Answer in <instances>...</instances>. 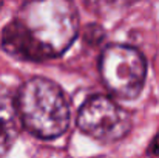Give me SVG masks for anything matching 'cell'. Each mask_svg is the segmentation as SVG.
Instances as JSON below:
<instances>
[{
	"label": "cell",
	"mask_w": 159,
	"mask_h": 158,
	"mask_svg": "<svg viewBox=\"0 0 159 158\" xmlns=\"http://www.w3.org/2000/svg\"><path fill=\"white\" fill-rule=\"evenodd\" d=\"M148 155L155 158H159V132L156 133V136L153 138L152 144L148 146Z\"/></svg>",
	"instance_id": "7"
},
{
	"label": "cell",
	"mask_w": 159,
	"mask_h": 158,
	"mask_svg": "<svg viewBox=\"0 0 159 158\" xmlns=\"http://www.w3.org/2000/svg\"><path fill=\"white\" fill-rule=\"evenodd\" d=\"M71 0H26L2 33L3 50L20 60H47L66 51L77 36Z\"/></svg>",
	"instance_id": "1"
},
{
	"label": "cell",
	"mask_w": 159,
	"mask_h": 158,
	"mask_svg": "<svg viewBox=\"0 0 159 158\" xmlns=\"http://www.w3.org/2000/svg\"><path fill=\"white\" fill-rule=\"evenodd\" d=\"M133 2L134 0H84L87 8H90L91 11H94L98 14H105L110 11H116V9L124 8V6L133 3Z\"/></svg>",
	"instance_id": "6"
},
{
	"label": "cell",
	"mask_w": 159,
	"mask_h": 158,
	"mask_svg": "<svg viewBox=\"0 0 159 158\" xmlns=\"http://www.w3.org/2000/svg\"><path fill=\"white\" fill-rule=\"evenodd\" d=\"M99 71L111 95L120 99H134L144 89L147 62L136 48L114 44L107 47L101 54Z\"/></svg>",
	"instance_id": "3"
},
{
	"label": "cell",
	"mask_w": 159,
	"mask_h": 158,
	"mask_svg": "<svg viewBox=\"0 0 159 158\" xmlns=\"http://www.w3.org/2000/svg\"><path fill=\"white\" fill-rule=\"evenodd\" d=\"M17 104L23 126L34 136L53 140L63 135L70 126L68 99L63 90L47 78L26 81L17 95Z\"/></svg>",
	"instance_id": "2"
},
{
	"label": "cell",
	"mask_w": 159,
	"mask_h": 158,
	"mask_svg": "<svg viewBox=\"0 0 159 158\" xmlns=\"http://www.w3.org/2000/svg\"><path fill=\"white\" fill-rule=\"evenodd\" d=\"M77 126L84 133L101 143H114L130 132L131 116L107 96H91L77 113Z\"/></svg>",
	"instance_id": "4"
},
{
	"label": "cell",
	"mask_w": 159,
	"mask_h": 158,
	"mask_svg": "<svg viewBox=\"0 0 159 158\" xmlns=\"http://www.w3.org/2000/svg\"><path fill=\"white\" fill-rule=\"evenodd\" d=\"M22 126L17 98L9 89L0 85V158L11 151Z\"/></svg>",
	"instance_id": "5"
}]
</instances>
